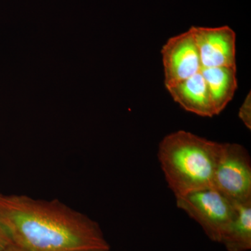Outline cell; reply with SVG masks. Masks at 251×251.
<instances>
[{"mask_svg": "<svg viewBox=\"0 0 251 251\" xmlns=\"http://www.w3.org/2000/svg\"><path fill=\"white\" fill-rule=\"evenodd\" d=\"M0 224L24 251H110L96 221L58 200L0 194Z\"/></svg>", "mask_w": 251, "mask_h": 251, "instance_id": "cell-1", "label": "cell"}, {"mask_svg": "<svg viewBox=\"0 0 251 251\" xmlns=\"http://www.w3.org/2000/svg\"><path fill=\"white\" fill-rule=\"evenodd\" d=\"M224 143L185 130L168 134L158 146V158L175 198L212 188Z\"/></svg>", "mask_w": 251, "mask_h": 251, "instance_id": "cell-2", "label": "cell"}, {"mask_svg": "<svg viewBox=\"0 0 251 251\" xmlns=\"http://www.w3.org/2000/svg\"><path fill=\"white\" fill-rule=\"evenodd\" d=\"M175 198L177 207L196 221L210 240L221 243L235 214L236 204L214 188Z\"/></svg>", "mask_w": 251, "mask_h": 251, "instance_id": "cell-3", "label": "cell"}, {"mask_svg": "<svg viewBox=\"0 0 251 251\" xmlns=\"http://www.w3.org/2000/svg\"><path fill=\"white\" fill-rule=\"evenodd\" d=\"M212 188L234 204L251 201V157L242 145L224 143Z\"/></svg>", "mask_w": 251, "mask_h": 251, "instance_id": "cell-4", "label": "cell"}, {"mask_svg": "<svg viewBox=\"0 0 251 251\" xmlns=\"http://www.w3.org/2000/svg\"><path fill=\"white\" fill-rule=\"evenodd\" d=\"M166 89L202 70L199 51L191 27L170 38L161 50Z\"/></svg>", "mask_w": 251, "mask_h": 251, "instance_id": "cell-5", "label": "cell"}, {"mask_svg": "<svg viewBox=\"0 0 251 251\" xmlns=\"http://www.w3.org/2000/svg\"><path fill=\"white\" fill-rule=\"evenodd\" d=\"M202 69L237 67L236 33L229 26L191 27Z\"/></svg>", "mask_w": 251, "mask_h": 251, "instance_id": "cell-6", "label": "cell"}, {"mask_svg": "<svg viewBox=\"0 0 251 251\" xmlns=\"http://www.w3.org/2000/svg\"><path fill=\"white\" fill-rule=\"evenodd\" d=\"M167 90L173 100L186 111L201 117L216 115L209 89L201 72Z\"/></svg>", "mask_w": 251, "mask_h": 251, "instance_id": "cell-7", "label": "cell"}, {"mask_svg": "<svg viewBox=\"0 0 251 251\" xmlns=\"http://www.w3.org/2000/svg\"><path fill=\"white\" fill-rule=\"evenodd\" d=\"M209 89L216 115L233 99L238 87L237 67L205 68L201 70Z\"/></svg>", "mask_w": 251, "mask_h": 251, "instance_id": "cell-8", "label": "cell"}, {"mask_svg": "<svg viewBox=\"0 0 251 251\" xmlns=\"http://www.w3.org/2000/svg\"><path fill=\"white\" fill-rule=\"evenodd\" d=\"M221 244L227 251L251 249V201L236 204L235 214Z\"/></svg>", "mask_w": 251, "mask_h": 251, "instance_id": "cell-9", "label": "cell"}, {"mask_svg": "<svg viewBox=\"0 0 251 251\" xmlns=\"http://www.w3.org/2000/svg\"><path fill=\"white\" fill-rule=\"evenodd\" d=\"M239 117L249 129L251 128V95L248 94L239 109Z\"/></svg>", "mask_w": 251, "mask_h": 251, "instance_id": "cell-10", "label": "cell"}, {"mask_svg": "<svg viewBox=\"0 0 251 251\" xmlns=\"http://www.w3.org/2000/svg\"><path fill=\"white\" fill-rule=\"evenodd\" d=\"M11 244L9 237L0 224V251H2Z\"/></svg>", "mask_w": 251, "mask_h": 251, "instance_id": "cell-11", "label": "cell"}, {"mask_svg": "<svg viewBox=\"0 0 251 251\" xmlns=\"http://www.w3.org/2000/svg\"><path fill=\"white\" fill-rule=\"evenodd\" d=\"M2 251H24L21 249V248L18 247L17 246L14 245V244L11 243L10 245L8 246L6 249H4Z\"/></svg>", "mask_w": 251, "mask_h": 251, "instance_id": "cell-12", "label": "cell"}]
</instances>
